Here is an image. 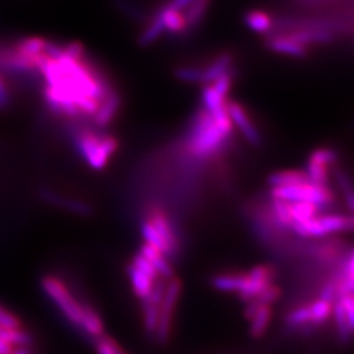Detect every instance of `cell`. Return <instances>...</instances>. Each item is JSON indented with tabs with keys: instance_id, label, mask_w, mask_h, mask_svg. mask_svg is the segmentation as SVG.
Wrapping results in <instances>:
<instances>
[{
	"instance_id": "1",
	"label": "cell",
	"mask_w": 354,
	"mask_h": 354,
	"mask_svg": "<svg viewBox=\"0 0 354 354\" xmlns=\"http://www.w3.org/2000/svg\"><path fill=\"white\" fill-rule=\"evenodd\" d=\"M71 140L80 158L93 169L102 171L118 150V140L112 136H102L89 129H75Z\"/></svg>"
},
{
	"instance_id": "2",
	"label": "cell",
	"mask_w": 354,
	"mask_h": 354,
	"mask_svg": "<svg viewBox=\"0 0 354 354\" xmlns=\"http://www.w3.org/2000/svg\"><path fill=\"white\" fill-rule=\"evenodd\" d=\"M227 138L228 134L215 124L210 114L201 112L190 131V151L203 158L210 156L223 147Z\"/></svg>"
},
{
	"instance_id": "3",
	"label": "cell",
	"mask_w": 354,
	"mask_h": 354,
	"mask_svg": "<svg viewBox=\"0 0 354 354\" xmlns=\"http://www.w3.org/2000/svg\"><path fill=\"white\" fill-rule=\"evenodd\" d=\"M41 289L70 323L80 327L83 319V304L76 299L62 279L51 274L45 276L41 279Z\"/></svg>"
},
{
	"instance_id": "4",
	"label": "cell",
	"mask_w": 354,
	"mask_h": 354,
	"mask_svg": "<svg viewBox=\"0 0 354 354\" xmlns=\"http://www.w3.org/2000/svg\"><path fill=\"white\" fill-rule=\"evenodd\" d=\"M272 198L283 200L286 203H310L320 206H328L333 203V194L328 187H319L311 183L302 185L283 187V188H272Z\"/></svg>"
},
{
	"instance_id": "5",
	"label": "cell",
	"mask_w": 354,
	"mask_h": 354,
	"mask_svg": "<svg viewBox=\"0 0 354 354\" xmlns=\"http://www.w3.org/2000/svg\"><path fill=\"white\" fill-rule=\"evenodd\" d=\"M183 291V282L177 277H172L167 282L163 301L159 308V322L156 328V339L160 344H167L171 336L172 330V323H174V314L176 310L177 302L180 299Z\"/></svg>"
},
{
	"instance_id": "6",
	"label": "cell",
	"mask_w": 354,
	"mask_h": 354,
	"mask_svg": "<svg viewBox=\"0 0 354 354\" xmlns=\"http://www.w3.org/2000/svg\"><path fill=\"white\" fill-rule=\"evenodd\" d=\"M274 276H276V272L273 266H253L248 273H244L243 285L241 290L238 291V295L241 297V301H245V302L252 301L253 298H256L260 292H263L268 286L272 285Z\"/></svg>"
},
{
	"instance_id": "7",
	"label": "cell",
	"mask_w": 354,
	"mask_h": 354,
	"mask_svg": "<svg viewBox=\"0 0 354 354\" xmlns=\"http://www.w3.org/2000/svg\"><path fill=\"white\" fill-rule=\"evenodd\" d=\"M227 113L232 127H238L241 130L243 137L248 140L254 147H260L263 145V137L257 130L252 120L248 117L245 109L241 104L235 102H227Z\"/></svg>"
},
{
	"instance_id": "8",
	"label": "cell",
	"mask_w": 354,
	"mask_h": 354,
	"mask_svg": "<svg viewBox=\"0 0 354 354\" xmlns=\"http://www.w3.org/2000/svg\"><path fill=\"white\" fill-rule=\"evenodd\" d=\"M38 196L44 203H49L51 206L61 207L67 212L75 213L79 215H89L92 213V207L88 203L75 198H68L62 194L49 189V188H39Z\"/></svg>"
},
{
	"instance_id": "9",
	"label": "cell",
	"mask_w": 354,
	"mask_h": 354,
	"mask_svg": "<svg viewBox=\"0 0 354 354\" xmlns=\"http://www.w3.org/2000/svg\"><path fill=\"white\" fill-rule=\"evenodd\" d=\"M266 48L276 54L281 55H288L292 58H298L302 59L308 55V49L299 45L297 42H294L290 38L285 37L282 35H269V37L266 39Z\"/></svg>"
},
{
	"instance_id": "10",
	"label": "cell",
	"mask_w": 354,
	"mask_h": 354,
	"mask_svg": "<svg viewBox=\"0 0 354 354\" xmlns=\"http://www.w3.org/2000/svg\"><path fill=\"white\" fill-rule=\"evenodd\" d=\"M149 223H151L152 227L155 228L160 236L167 241V244L169 245L171 251L176 252L177 241L176 235H175V230L171 223V221L168 219V216L165 215L163 210H160L159 207H152L149 213V218L146 219Z\"/></svg>"
},
{
	"instance_id": "11",
	"label": "cell",
	"mask_w": 354,
	"mask_h": 354,
	"mask_svg": "<svg viewBox=\"0 0 354 354\" xmlns=\"http://www.w3.org/2000/svg\"><path fill=\"white\" fill-rule=\"evenodd\" d=\"M121 108V96L118 92L111 91L105 99L100 102V106L96 114L93 115V121L97 127H105L111 125L117 112Z\"/></svg>"
},
{
	"instance_id": "12",
	"label": "cell",
	"mask_w": 354,
	"mask_h": 354,
	"mask_svg": "<svg viewBox=\"0 0 354 354\" xmlns=\"http://www.w3.org/2000/svg\"><path fill=\"white\" fill-rule=\"evenodd\" d=\"M140 253L155 268L159 277L165 279H171L172 277H175L174 276V268L169 264L165 253L160 252L159 250L153 248L146 243L140 247Z\"/></svg>"
},
{
	"instance_id": "13",
	"label": "cell",
	"mask_w": 354,
	"mask_h": 354,
	"mask_svg": "<svg viewBox=\"0 0 354 354\" xmlns=\"http://www.w3.org/2000/svg\"><path fill=\"white\" fill-rule=\"evenodd\" d=\"M244 24L248 29H251L257 35H270L273 28H274V21L270 17L269 13L260 10H251L244 15L243 17Z\"/></svg>"
},
{
	"instance_id": "14",
	"label": "cell",
	"mask_w": 354,
	"mask_h": 354,
	"mask_svg": "<svg viewBox=\"0 0 354 354\" xmlns=\"http://www.w3.org/2000/svg\"><path fill=\"white\" fill-rule=\"evenodd\" d=\"M234 62V57L230 53H222L219 54L214 61L207 64L206 68L203 70V83L210 84L214 83L219 76L228 73Z\"/></svg>"
},
{
	"instance_id": "15",
	"label": "cell",
	"mask_w": 354,
	"mask_h": 354,
	"mask_svg": "<svg viewBox=\"0 0 354 354\" xmlns=\"http://www.w3.org/2000/svg\"><path fill=\"white\" fill-rule=\"evenodd\" d=\"M127 274L130 279V283L134 294L140 298V301L147 299L151 295L152 289H153V283L156 279H152L146 276L145 273H142L137 268L129 264L127 266Z\"/></svg>"
},
{
	"instance_id": "16",
	"label": "cell",
	"mask_w": 354,
	"mask_h": 354,
	"mask_svg": "<svg viewBox=\"0 0 354 354\" xmlns=\"http://www.w3.org/2000/svg\"><path fill=\"white\" fill-rule=\"evenodd\" d=\"M308 181V177L304 171H279L273 172L268 176V184L272 188H283V187H294L302 185Z\"/></svg>"
},
{
	"instance_id": "17",
	"label": "cell",
	"mask_w": 354,
	"mask_h": 354,
	"mask_svg": "<svg viewBox=\"0 0 354 354\" xmlns=\"http://www.w3.org/2000/svg\"><path fill=\"white\" fill-rule=\"evenodd\" d=\"M209 8V0H193L189 7L184 10L183 19L185 23V32L187 30H194L200 26L207 13Z\"/></svg>"
},
{
	"instance_id": "18",
	"label": "cell",
	"mask_w": 354,
	"mask_h": 354,
	"mask_svg": "<svg viewBox=\"0 0 354 354\" xmlns=\"http://www.w3.org/2000/svg\"><path fill=\"white\" fill-rule=\"evenodd\" d=\"M320 227L323 230L324 235L342 232V231H352L353 228V218L346 215H324L317 216Z\"/></svg>"
},
{
	"instance_id": "19",
	"label": "cell",
	"mask_w": 354,
	"mask_h": 354,
	"mask_svg": "<svg viewBox=\"0 0 354 354\" xmlns=\"http://www.w3.org/2000/svg\"><path fill=\"white\" fill-rule=\"evenodd\" d=\"M272 306H260L253 317L250 319V335L252 339H261L269 328L270 320H272Z\"/></svg>"
},
{
	"instance_id": "20",
	"label": "cell",
	"mask_w": 354,
	"mask_h": 354,
	"mask_svg": "<svg viewBox=\"0 0 354 354\" xmlns=\"http://www.w3.org/2000/svg\"><path fill=\"white\" fill-rule=\"evenodd\" d=\"M80 328L95 339H99L104 335V323L102 317L88 304H83V319Z\"/></svg>"
},
{
	"instance_id": "21",
	"label": "cell",
	"mask_w": 354,
	"mask_h": 354,
	"mask_svg": "<svg viewBox=\"0 0 354 354\" xmlns=\"http://www.w3.org/2000/svg\"><path fill=\"white\" fill-rule=\"evenodd\" d=\"M0 339L11 344L13 348H32L35 344V337L26 329L0 328Z\"/></svg>"
},
{
	"instance_id": "22",
	"label": "cell",
	"mask_w": 354,
	"mask_h": 354,
	"mask_svg": "<svg viewBox=\"0 0 354 354\" xmlns=\"http://www.w3.org/2000/svg\"><path fill=\"white\" fill-rule=\"evenodd\" d=\"M156 16L160 19V21L165 26V30L172 33V35H183L185 33V23L183 19L181 12L172 11L167 7H163L159 12L156 13Z\"/></svg>"
},
{
	"instance_id": "23",
	"label": "cell",
	"mask_w": 354,
	"mask_h": 354,
	"mask_svg": "<svg viewBox=\"0 0 354 354\" xmlns=\"http://www.w3.org/2000/svg\"><path fill=\"white\" fill-rule=\"evenodd\" d=\"M244 281V273H226L215 276L212 283L216 290L238 291L241 290Z\"/></svg>"
},
{
	"instance_id": "24",
	"label": "cell",
	"mask_w": 354,
	"mask_h": 354,
	"mask_svg": "<svg viewBox=\"0 0 354 354\" xmlns=\"http://www.w3.org/2000/svg\"><path fill=\"white\" fill-rule=\"evenodd\" d=\"M140 230H142V235H143V238L146 241V244H149V245H151L153 248L159 250L160 252H163L165 254H174V252L169 248V245L167 244V241L160 236V234L155 228L152 227L151 223L145 221L142 223Z\"/></svg>"
},
{
	"instance_id": "25",
	"label": "cell",
	"mask_w": 354,
	"mask_h": 354,
	"mask_svg": "<svg viewBox=\"0 0 354 354\" xmlns=\"http://www.w3.org/2000/svg\"><path fill=\"white\" fill-rule=\"evenodd\" d=\"M163 32H165V26L160 21V19L155 15L151 23L146 26V29L140 33V37H138V45L140 48L150 46L163 35Z\"/></svg>"
},
{
	"instance_id": "26",
	"label": "cell",
	"mask_w": 354,
	"mask_h": 354,
	"mask_svg": "<svg viewBox=\"0 0 354 354\" xmlns=\"http://www.w3.org/2000/svg\"><path fill=\"white\" fill-rule=\"evenodd\" d=\"M291 218L294 223H302L317 218L319 207L310 203H290Z\"/></svg>"
},
{
	"instance_id": "27",
	"label": "cell",
	"mask_w": 354,
	"mask_h": 354,
	"mask_svg": "<svg viewBox=\"0 0 354 354\" xmlns=\"http://www.w3.org/2000/svg\"><path fill=\"white\" fill-rule=\"evenodd\" d=\"M143 308V326L150 336H155L158 322H159V304H151L150 301H142Z\"/></svg>"
},
{
	"instance_id": "28",
	"label": "cell",
	"mask_w": 354,
	"mask_h": 354,
	"mask_svg": "<svg viewBox=\"0 0 354 354\" xmlns=\"http://www.w3.org/2000/svg\"><path fill=\"white\" fill-rule=\"evenodd\" d=\"M333 304L323 299H317L314 304H310V313H311V323L320 326L326 323L329 317H332Z\"/></svg>"
},
{
	"instance_id": "29",
	"label": "cell",
	"mask_w": 354,
	"mask_h": 354,
	"mask_svg": "<svg viewBox=\"0 0 354 354\" xmlns=\"http://www.w3.org/2000/svg\"><path fill=\"white\" fill-rule=\"evenodd\" d=\"M306 175L308 177V181L314 185L319 187H327L328 183V167L317 165L311 160L307 162V172Z\"/></svg>"
},
{
	"instance_id": "30",
	"label": "cell",
	"mask_w": 354,
	"mask_h": 354,
	"mask_svg": "<svg viewBox=\"0 0 354 354\" xmlns=\"http://www.w3.org/2000/svg\"><path fill=\"white\" fill-rule=\"evenodd\" d=\"M332 315L336 320L337 328H339V333L342 336V342H348L353 333V327L351 326L348 317L345 315L344 310H342V304L336 301V304H333V311Z\"/></svg>"
},
{
	"instance_id": "31",
	"label": "cell",
	"mask_w": 354,
	"mask_h": 354,
	"mask_svg": "<svg viewBox=\"0 0 354 354\" xmlns=\"http://www.w3.org/2000/svg\"><path fill=\"white\" fill-rule=\"evenodd\" d=\"M15 95L10 77L0 73V113H6L12 108Z\"/></svg>"
},
{
	"instance_id": "32",
	"label": "cell",
	"mask_w": 354,
	"mask_h": 354,
	"mask_svg": "<svg viewBox=\"0 0 354 354\" xmlns=\"http://www.w3.org/2000/svg\"><path fill=\"white\" fill-rule=\"evenodd\" d=\"M177 80L184 83H203V68L193 66H180L174 71Z\"/></svg>"
},
{
	"instance_id": "33",
	"label": "cell",
	"mask_w": 354,
	"mask_h": 354,
	"mask_svg": "<svg viewBox=\"0 0 354 354\" xmlns=\"http://www.w3.org/2000/svg\"><path fill=\"white\" fill-rule=\"evenodd\" d=\"M272 207H273V213L276 215L279 223H281V226L292 227L294 222H292V218H291L290 203L273 198Z\"/></svg>"
},
{
	"instance_id": "34",
	"label": "cell",
	"mask_w": 354,
	"mask_h": 354,
	"mask_svg": "<svg viewBox=\"0 0 354 354\" xmlns=\"http://www.w3.org/2000/svg\"><path fill=\"white\" fill-rule=\"evenodd\" d=\"M308 160L317 163V165H326L329 168V165H333L339 160V153L333 149L322 147V149H317L315 151L311 152Z\"/></svg>"
},
{
	"instance_id": "35",
	"label": "cell",
	"mask_w": 354,
	"mask_h": 354,
	"mask_svg": "<svg viewBox=\"0 0 354 354\" xmlns=\"http://www.w3.org/2000/svg\"><path fill=\"white\" fill-rule=\"evenodd\" d=\"M97 354H127L112 337L102 335L95 342Z\"/></svg>"
},
{
	"instance_id": "36",
	"label": "cell",
	"mask_w": 354,
	"mask_h": 354,
	"mask_svg": "<svg viewBox=\"0 0 354 354\" xmlns=\"http://www.w3.org/2000/svg\"><path fill=\"white\" fill-rule=\"evenodd\" d=\"M281 294H282V291L279 286L272 283L270 286L266 288V290L260 292L256 298H253L252 301H250V302H252L256 306H272V304L279 301Z\"/></svg>"
},
{
	"instance_id": "37",
	"label": "cell",
	"mask_w": 354,
	"mask_h": 354,
	"mask_svg": "<svg viewBox=\"0 0 354 354\" xmlns=\"http://www.w3.org/2000/svg\"><path fill=\"white\" fill-rule=\"evenodd\" d=\"M286 323L290 327H301L307 323H311V313L310 306H304L292 310L286 317Z\"/></svg>"
},
{
	"instance_id": "38",
	"label": "cell",
	"mask_w": 354,
	"mask_h": 354,
	"mask_svg": "<svg viewBox=\"0 0 354 354\" xmlns=\"http://www.w3.org/2000/svg\"><path fill=\"white\" fill-rule=\"evenodd\" d=\"M336 180H337V183L340 185V189L344 193V197L346 200V205H348L349 210L352 212L353 210V189H352V184H351L348 176L340 169L336 171Z\"/></svg>"
},
{
	"instance_id": "39",
	"label": "cell",
	"mask_w": 354,
	"mask_h": 354,
	"mask_svg": "<svg viewBox=\"0 0 354 354\" xmlns=\"http://www.w3.org/2000/svg\"><path fill=\"white\" fill-rule=\"evenodd\" d=\"M131 266H134V268H137L138 270H140L142 273H145L146 276H149L150 279H159V274H158V272L155 270V268H153L140 253L134 254V257H133V260H131Z\"/></svg>"
},
{
	"instance_id": "40",
	"label": "cell",
	"mask_w": 354,
	"mask_h": 354,
	"mask_svg": "<svg viewBox=\"0 0 354 354\" xmlns=\"http://www.w3.org/2000/svg\"><path fill=\"white\" fill-rule=\"evenodd\" d=\"M21 327V320L10 310L0 306V328L16 329Z\"/></svg>"
},
{
	"instance_id": "41",
	"label": "cell",
	"mask_w": 354,
	"mask_h": 354,
	"mask_svg": "<svg viewBox=\"0 0 354 354\" xmlns=\"http://www.w3.org/2000/svg\"><path fill=\"white\" fill-rule=\"evenodd\" d=\"M64 58L71 59V61H83L84 46L77 41L66 44L64 45Z\"/></svg>"
},
{
	"instance_id": "42",
	"label": "cell",
	"mask_w": 354,
	"mask_h": 354,
	"mask_svg": "<svg viewBox=\"0 0 354 354\" xmlns=\"http://www.w3.org/2000/svg\"><path fill=\"white\" fill-rule=\"evenodd\" d=\"M231 83H232V75L231 73H226L222 76H219L214 83L212 84V87L222 96V97H227L228 92L231 89Z\"/></svg>"
},
{
	"instance_id": "43",
	"label": "cell",
	"mask_w": 354,
	"mask_h": 354,
	"mask_svg": "<svg viewBox=\"0 0 354 354\" xmlns=\"http://www.w3.org/2000/svg\"><path fill=\"white\" fill-rule=\"evenodd\" d=\"M193 3V0H169L165 7L172 10V11H176V12H181L184 11L187 7H189L190 4Z\"/></svg>"
},
{
	"instance_id": "44",
	"label": "cell",
	"mask_w": 354,
	"mask_h": 354,
	"mask_svg": "<svg viewBox=\"0 0 354 354\" xmlns=\"http://www.w3.org/2000/svg\"><path fill=\"white\" fill-rule=\"evenodd\" d=\"M13 349L15 348H13L11 344H8V342L0 339V354H11L13 352Z\"/></svg>"
},
{
	"instance_id": "45",
	"label": "cell",
	"mask_w": 354,
	"mask_h": 354,
	"mask_svg": "<svg viewBox=\"0 0 354 354\" xmlns=\"http://www.w3.org/2000/svg\"><path fill=\"white\" fill-rule=\"evenodd\" d=\"M11 354H35L32 348H15Z\"/></svg>"
},
{
	"instance_id": "46",
	"label": "cell",
	"mask_w": 354,
	"mask_h": 354,
	"mask_svg": "<svg viewBox=\"0 0 354 354\" xmlns=\"http://www.w3.org/2000/svg\"><path fill=\"white\" fill-rule=\"evenodd\" d=\"M302 1H306V3H311V1H322V0H302Z\"/></svg>"
}]
</instances>
